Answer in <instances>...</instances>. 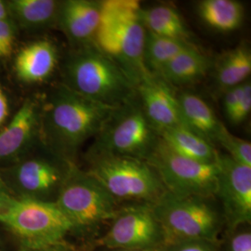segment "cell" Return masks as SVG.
I'll list each match as a JSON object with an SVG mask.
<instances>
[{"label": "cell", "mask_w": 251, "mask_h": 251, "mask_svg": "<svg viewBox=\"0 0 251 251\" xmlns=\"http://www.w3.org/2000/svg\"><path fill=\"white\" fill-rule=\"evenodd\" d=\"M166 235L151 204L120 206L104 232L94 241L103 250L158 251Z\"/></svg>", "instance_id": "8fae6325"}, {"label": "cell", "mask_w": 251, "mask_h": 251, "mask_svg": "<svg viewBox=\"0 0 251 251\" xmlns=\"http://www.w3.org/2000/svg\"><path fill=\"white\" fill-rule=\"evenodd\" d=\"M101 251H133V250H103L100 249Z\"/></svg>", "instance_id": "e575fe53"}, {"label": "cell", "mask_w": 251, "mask_h": 251, "mask_svg": "<svg viewBox=\"0 0 251 251\" xmlns=\"http://www.w3.org/2000/svg\"><path fill=\"white\" fill-rule=\"evenodd\" d=\"M16 38V25L10 17L0 20V59L12 53Z\"/></svg>", "instance_id": "83f0119b"}, {"label": "cell", "mask_w": 251, "mask_h": 251, "mask_svg": "<svg viewBox=\"0 0 251 251\" xmlns=\"http://www.w3.org/2000/svg\"><path fill=\"white\" fill-rule=\"evenodd\" d=\"M41 102L25 100L9 124L0 130V165L9 166L32 151L39 140Z\"/></svg>", "instance_id": "4fadbf2b"}, {"label": "cell", "mask_w": 251, "mask_h": 251, "mask_svg": "<svg viewBox=\"0 0 251 251\" xmlns=\"http://www.w3.org/2000/svg\"><path fill=\"white\" fill-rule=\"evenodd\" d=\"M58 64V50L50 40L41 39L25 46L14 61V70L19 79L27 84L48 80Z\"/></svg>", "instance_id": "2e32d148"}, {"label": "cell", "mask_w": 251, "mask_h": 251, "mask_svg": "<svg viewBox=\"0 0 251 251\" xmlns=\"http://www.w3.org/2000/svg\"><path fill=\"white\" fill-rule=\"evenodd\" d=\"M9 116V100L5 91L0 87V127L5 124Z\"/></svg>", "instance_id": "1f68e13d"}, {"label": "cell", "mask_w": 251, "mask_h": 251, "mask_svg": "<svg viewBox=\"0 0 251 251\" xmlns=\"http://www.w3.org/2000/svg\"><path fill=\"white\" fill-rule=\"evenodd\" d=\"M63 85L111 107H118L136 96L133 83L94 44L76 48L68 56Z\"/></svg>", "instance_id": "3957f363"}, {"label": "cell", "mask_w": 251, "mask_h": 251, "mask_svg": "<svg viewBox=\"0 0 251 251\" xmlns=\"http://www.w3.org/2000/svg\"><path fill=\"white\" fill-rule=\"evenodd\" d=\"M102 1L67 0L60 3L57 21L76 48L93 45L99 27Z\"/></svg>", "instance_id": "9a60e30c"}, {"label": "cell", "mask_w": 251, "mask_h": 251, "mask_svg": "<svg viewBox=\"0 0 251 251\" xmlns=\"http://www.w3.org/2000/svg\"><path fill=\"white\" fill-rule=\"evenodd\" d=\"M198 13L208 26L220 32H233L242 25L243 5L235 0H203Z\"/></svg>", "instance_id": "603a6c76"}, {"label": "cell", "mask_w": 251, "mask_h": 251, "mask_svg": "<svg viewBox=\"0 0 251 251\" xmlns=\"http://www.w3.org/2000/svg\"><path fill=\"white\" fill-rule=\"evenodd\" d=\"M159 137L173 151L184 157L203 163H216L218 160L219 152L214 144L182 126L161 130Z\"/></svg>", "instance_id": "d6986e66"}, {"label": "cell", "mask_w": 251, "mask_h": 251, "mask_svg": "<svg viewBox=\"0 0 251 251\" xmlns=\"http://www.w3.org/2000/svg\"><path fill=\"white\" fill-rule=\"evenodd\" d=\"M60 3L55 0H11L7 2L9 17L27 30H39L57 21Z\"/></svg>", "instance_id": "ffe728a7"}, {"label": "cell", "mask_w": 251, "mask_h": 251, "mask_svg": "<svg viewBox=\"0 0 251 251\" xmlns=\"http://www.w3.org/2000/svg\"><path fill=\"white\" fill-rule=\"evenodd\" d=\"M211 66L210 59L194 46L172 59L159 76L171 86L187 85L202 79Z\"/></svg>", "instance_id": "ac0fdd59"}, {"label": "cell", "mask_w": 251, "mask_h": 251, "mask_svg": "<svg viewBox=\"0 0 251 251\" xmlns=\"http://www.w3.org/2000/svg\"><path fill=\"white\" fill-rule=\"evenodd\" d=\"M243 84L232 88L230 90H226L225 92L224 98V110L225 115L230 121L233 117V114L239 103V100L242 94Z\"/></svg>", "instance_id": "f546056e"}, {"label": "cell", "mask_w": 251, "mask_h": 251, "mask_svg": "<svg viewBox=\"0 0 251 251\" xmlns=\"http://www.w3.org/2000/svg\"><path fill=\"white\" fill-rule=\"evenodd\" d=\"M220 144L234 161L248 167H251V144L246 140L232 134L225 126H223L217 139Z\"/></svg>", "instance_id": "d4e9b609"}, {"label": "cell", "mask_w": 251, "mask_h": 251, "mask_svg": "<svg viewBox=\"0 0 251 251\" xmlns=\"http://www.w3.org/2000/svg\"><path fill=\"white\" fill-rule=\"evenodd\" d=\"M86 171L120 206L153 205L166 189L156 171L145 160L116 155H89Z\"/></svg>", "instance_id": "8992f818"}, {"label": "cell", "mask_w": 251, "mask_h": 251, "mask_svg": "<svg viewBox=\"0 0 251 251\" xmlns=\"http://www.w3.org/2000/svg\"><path fill=\"white\" fill-rule=\"evenodd\" d=\"M219 245L220 251H251V225L225 230Z\"/></svg>", "instance_id": "484cf974"}, {"label": "cell", "mask_w": 251, "mask_h": 251, "mask_svg": "<svg viewBox=\"0 0 251 251\" xmlns=\"http://www.w3.org/2000/svg\"><path fill=\"white\" fill-rule=\"evenodd\" d=\"M136 94L145 116L158 133L181 126L177 94L159 75H147L137 85Z\"/></svg>", "instance_id": "5bb4252c"}, {"label": "cell", "mask_w": 251, "mask_h": 251, "mask_svg": "<svg viewBox=\"0 0 251 251\" xmlns=\"http://www.w3.org/2000/svg\"><path fill=\"white\" fill-rule=\"evenodd\" d=\"M219 176L215 198L225 219V230L251 225V167L218 155Z\"/></svg>", "instance_id": "7c38bea8"}, {"label": "cell", "mask_w": 251, "mask_h": 251, "mask_svg": "<svg viewBox=\"0 0 251 251\" xmlns=\"http://www.w3.org/2000/svg\"><path fill=\"white\" fill-rule=\"evenodd\" d=\"M15 199L0 177V213L4 212Z\"/></svg>", "instance_id": "4dcf8cb0"}, {"label": "cell", "mask_w": 251, "mask_h": 251, "mask_svg": "<svg viewBox=\"0 0 251 251\" xmlns=\"http://www.w3.org/2000/svg\"><path fill=\"white\" fill-rule=\"evenodd\" d=\"M251 112V84L248 79L243 83L242 94L237 108L230 122L233 125H239L250 117Z\"/></svg>", "instance_id": "f1b7e54d"}, {"label": "cell", "mask_w": 251, "mask_h": 251, "mask_svg": "<svg viewBox=\"0 0 251 251\" xmlns=\"http://www.w3.org/2000/svg\"><path fill=\"white\" fill-rule=\"evenodd\" d=\"M73 164L49 151L46 154L30 152L0 169V177L16 198L55 202Z\"/></svg>", "instance_id": "9c48e42d"}, {"label": "cell", "mask_w": 251, "mask_h": 251, "mask_svg": "<svg viewBox=\"0 0 251 251\" xmlns=\"http://www.w3.org/2000/svg\"><path fill=\"white\" fill-rule=\"evenodd\" d=\"M194 47L188 40L157 36L146 30L144 64L146 71L159 75L167 64L182 51Z\"/></svg>", "instance_id": "44dd1931"}, {"label": "cell", "mask_w": 251, "mask_h": 251, "mask_svg": "<svg viewBox=\"0 0 251 251\" xmlns=\"http://www.w3.org/2000/svg\"><path fill=\"white\" fill-rule=\"evenodd\" d=\"M74 251L68 245L66 244H60V245H54L50 247H47L43 249H39V250H34V251Z\"/></svg>", "instance_id": "d6a6232c"}, {"label": "cell", "mask_w": 251, "mask_h": 251, "mask_svg": "<svg viewBox=\"0 0 251 251\" xmlns=\"http://www.w3.org/2000/svg\"><path fill=\"white\" fill-rule=\"evenodd\" d=\"M137 0H104L94 45L137 85L149 75L144 64L146 28Z\"/></svg>", "instance_id": "7a4b0ae2"}, {"label": "cell", "mask_w": 251, "mask_h": 251, "mask_svg": "<svg viewBox=\"0 0 251 251\" xmlns=\"http://www.w3.org/2000/svg\"><path fill=\"white\" fill-rule=\"evenodd\" d=\"M9 17V9L7 2L0 0V20Z\"/></svg>", "instance_id": "836d02e7"}, {"label": "cell", "mask_w": 251, "mask_h": 251, "mask_svg": "<svg viewBox=\"0 0 251 251\" xmlns=\"http://www.w3.org/2000/svg\"><path fill=\"white\" fill-rule=\"evenodd\" d=\"M251 73V50L243 43L221 58L216 66L217 85L225 92L248 80Z\"/></svg>", "instance_id": "7402d4cb"}, {"label": "cell", "mask_w": 251, "mask_h": 251, "mask_svg": "<svg viewBox=\"0 0 251 251\" xmlns=\"http://www.w3.org/2000/svg\"><path fill=\"white\" fill-rule=\"evenodd\" d=\"M74 226L75 234L100 236L101 227L114 219L120 205L86 171L73 164L54 202Z\"/></svg>", "instance_id": "5b68a950"}, {"label": "cell", "mask_w": 251, "mask_h": 251, "mask_svg": "<svg viewBox=\"0 0 251 251\" xmlns=\"http://www.w3.org/2000/svg\"><path fill=\"white\" fill-rule=\"evenodd\" d=\"M61 85L41 103L39 140L46 150L67 161L98 134L113 110Z\"/></svg>", "instance_id": "6da1fadb"}, {"label": "cell", "mask_w": 251, "mask_h": 251, "mask_svg": "<svg viewBox=\"0 0 251 251\" xmlns=\"http://www.w3.org/2000/svg\"><path fill=\"white\" fill-rule=\"evenodd\" d=\"M156 171L167 192L178 196L215 198L218 163H203L173 151L161 138L146 160Z\"/></svg>", "instance_id": "30bf717a"}, {"label": "cell", "mask_w": 251, "mask_h": 251, "mask_svg": "<svg viewBox=\"0 0 251 251\" xmlns=\"http://www.w3.org/2000/svg\"><path fill=\"white\" fill-rule=\"evenodd\" d=\"M142 20L147 31L157 36L188 40V31L177 10L169 6L142 9Z\"/></svg>", "instance_id": "cb8c5ba5"}, {"label": "cell", "mask_w": 251, "mask_h": 251, "mask_svg": "<svg viewBox=\"0 0 251 251\" xmlns=\"http://www.w3.org/2000/svg\"><path fill=\"white\" fill-rule=\"evenodd\" d=\"M219 241L179 240L165 243L157 251H220Z\"/></svg>", "instance_id": "4316f807"}, {"label": "cell", "mask_w": 251, "mask_h": 251, "mask_svg": "<svg viewBox=\"0 0 251 251\" xmlns=\"http://www.w3.org/2000/svg\"><path fill=\"white\" fill-rule=\"evenodd\" d=\"M89 155H116L147 160L159 140L136 94L115 108L95 136Z\"/></svg>", "instance_id": "52a82bcc"}, {"label": "cell", "mask_w": 251, "mask_h": 251, "mask_svg": "<svg viewBox=\"0 0 251 251\" xmlns=\"http://www.w3.org/2000/svg\"><path fill=\"white\" fill-rule=\"evenodd\" d=\"M0 223L14 233L26 251L65 244L74 226L54 202L16 198L0 213Z\"/></svg>", "instance_id": "ba28073f"}, {"label": "cell", "mask_w": 251, "mask_h": 251, "mask_svg": "<svg viewBox=\"0 0 251 251\" xmlns=\"http://www.w3.org/2000/svg\"><path fill=\"white\" fill-rule=\"evenodd\" d=\"M152 207L164 230L166 243L219 241L225 231V219L215 198L178 196L166 191Z\"/></svg>", "instance_id": "277c9868"}, {"label": "cell", "mask_w": 251, "mask_h": 251, "mask_svg": "<svg viewBox=\"0 0 251 251\" xmlns=\"http://www.w3.org/2000/svg\"><path fill=\"white\" fill-rule=\"evenodd\" d=\"M181 126L212 144L217 143L224 124L204 100L190 91L177 94Z\"/></svg>", "instance_id": "e0dca14e"}]
</instances>
